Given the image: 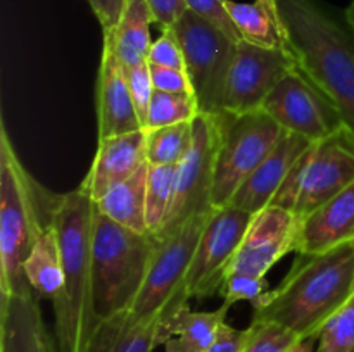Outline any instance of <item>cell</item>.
Listing matches in <instances>:
<instances>
[{"mask_svg": "<svg viewBox=\"0 0 354 352\" xmlns=\"http://www.w3.org/2000/svg\"><path fill=\"white\" fill-rule=\"evenodd\" d=\"M354 295V245L320 254H299L286 278L254 304L252 321L275 323L317 338L328 320Z\"/></svg>", "mask_w": 354, "mask_h": 352, "instance_id": "6da1fadb", "label": "cell"}, {"mask_svg": "<svg viewBox=\"0 0 354 352\" xmlns=\"http://www.w3.org/2000/svg\"><path fill=\"white\" fill-rule=\"evenodd\" d=\"M95 200L78 186L57 195L54 224L62 255L64 283L52 304L59 352H86L97 321L92 297V233Z\"/></svg>", "mask_w": 354, "mask_h": 352, "instance_id": "7a4b0ae2", "label": "cell"}, {"mask_svg": "<svg viewBox=\"0 0 354 352\" xmlns=\"http://www.w3.org/2000/svg\"><path fill=\"white\" fill-rule=\"evenodd\" d=\"M57 195L28 173L0 124V297L35 293L24 261L54 219Z\"/></svg>", "mask_w": 354, "mask_h": 352, "instance_id": "3957f363", "label": "cell"}, {"mask_svg": "<svg viewBox=\"0 0 354 352\" xmlns=\"http://www.w3.org/2000/svg\"><path fill=\"white\" fill-rule=\"evenodd\" d=\"M297 68L332 100L354 133V43L310 0H279Z\"/></svg>", "mask_w": 354, "mask_h": 352, "instance_id": "277c9868", "label": "cell"}, {"mask_svg": "<svg viewBox=\"0 0 354 352\" xmlns=\"http://www.w3.org/2000/svg\"><path fill=\"white\" fill-rule=\"evenodd\" d=\"M97 207V206H95ZM158 237L124 228L95 211L92 233V297L97 321L133 307L147 276Z\"/></svg>", "mask_w": 354, "mask_h": 352, "instance_id": "5b68a950", "label": "cell"}, {"mask_svg": "<svg viewBox=\"0 0 354 352\" xmlns=\"http://www.w3.org/2000/svg\"><path fill=\"white\" fill-rule=\"evenodd\" d=\"M353 183L354 133L342 126L308 145L270 206L283 207L303 219Z\"/></svg>", "mask_w": 354, "mask_h": 352, "instance_id": "8992f818", "label": "cell"}, {"mask_svg": "<svg viewBox=\"0 0 354 352\" xmlns=\"http://www.w3.org/2000/svg\"><path fill=\"white\" fill-rule=\"evenodd\" d=\"M218 117L220 145L214 166L213 207H223L265 161L286 130L263 109L245 114L221 110Z\"/></svg>", "mask_w": 354, "mask_h": 352, "instance_id": "52a82bcc", "label": "cell"}, {"mask_svg": "<svg viewBox=\"0 0 354 352\" xmlns=\"http://www.w3.org/2000/svg\"><path fill=\"white\" fill-rule=\"evenodd\" d=\"M173 31L182 45L185 71L192 83L199 113H221L239 41L192 10H185Z\"/></svg>", "mask_w": 354, "mask_h": 352, "instance_id": "ba28073f", "label": "cell"}, {"mask_svg": "<svg viewBox=\"0 0 354 352\" xmlns=\"http://www.w3.org/2000/svg\"><path fill=\"white\" fill-rule=\"evenodd\" d=\"M209 214L194 216L171 233L158 237L145 282L130 309L135 317H152L169 306L189 304L187 273Z\"/></svg>", "mask_w": 354, "mask_h": 352, "instance_id": "9c48e42d", "label": "cell"}, {"mask_svg": "<svg viewBox=\"0 0 354 352\" xmlns=\"http://www.w3.org/2000/svg\"><path fill=\"white\" fill-rule=\"evenodd\" d=\"M194 123V141L176 164L175 193L169 213L158 237L171 233L189 219L213 211L214 166L220 145L218 114L199 113Z\"/></svg>", "mask_w": 354, "mask_h": 352, "instance_id": "30bf717a", "label": "cell"}, {"mask_svg": "<svg viewBox=\"0 0 354 352\" xmlns=\"http://www.w3.org/2000/svg\"><path fill=\"white\" fill-rule=\"evenodd\" d=\"M252 217L254 214L232 204L211 211L187 273L190 299H206L220 293Z\"/></svg>", "mask_w": 354, "mask_h": 352, "instance_id": "8fae6325", "label": "cell"}, {"mask_svg": "<svg viewBox=\"0 0 354 352\" xmlns=\"http://www.w3.org/2000/svg\"><path fill=\"white\" fill-rule=\"evenodd\" d=\"M263 110L286 131L310 141L330 137L346 126L332 100L297 66L273 88L263 104Z\"/></svg>", "mask_w": 354, "mask_h": 352, "instance_id": "7c38bea8", "label": "cell"}, {"mask_svg": "<svg viewBox=\"0 0 354 352\" xmlns=\"http://www.w3.org/2000/svg\"><path fill=\"white\" fill-rule=\"evenodd\" d=\"M296 66L290 52L256 47L241 40L228 75L223 110L232 114L261 110L273 88Z\"/></svg>", "mask_w": 354, "mask_h": 352, "instance_id": "4fadbf2b", "label": "cell"}, {"mask_svg": "<svg viewBox=\"0 0 354 352\" xmlns=\"http://www.w3.org/2000/svg\"><path fill=\"white\" fill-rule=\"evenodd\" d=\"M299 223L301 217L279 206H268L254 214L227 276L265 278L283 255L296 251Z\"/></svg>", "mask_w": 354, "mask_h": 352, "instance_id": "5bb4252c", "label": "cell"}, {"mask_svg": "<svg viewBox=\"0 0 354 352\" xmlns=\"http://www.w3.org/2000/svg\"><path fill=\"white\" fill-rule=\"evenodd\" d=\"M311 141L290 131H283L280 140L272 148L265 161L245 178L232 197V206L251 214H258L272 204L277 192L282 188L297 159L301 157Z\"/></svg>", "mask_w": 354, "mask_h": 352, "instance_id": "9a60e30c", "label": "cell"}, {"mask_svg": "<svg viewBox=\"0 0 354 352\" xmlns=\"http://www.w3.org/2000/svg\"><path fill=\"white\" fill-rule=\"evenodd\" d=\"M97 123L99 140L144 130L131 100L123 66L113 45L106 40L97 79Z\"/></svg>", "mask_w": 354, "mask_h": 352, "instance_id": "2e32d148", "label": "cell"}, {"mask_svg": "<svg viewBox=\"0 0 354 352\" xmlns=\"http://www.w3.org/2000/svg\"><path fill=\"white\" fill-rule=\"evenodd\" d=\"M147 164V130L131 131L118 137L104 138L97 144L90 171L82 182V188L99 199L116 183L130 178Z\"/></svg>", "mask_w": 354, "mask_h": 352, "instance_id": "e0dca14e", "label": "cell"}, {"mask_svg": "<svg viewBox=\"0 0 354 352\" xmlns=\"http://www.w3.org/2000/svg\"><path fill=\"white\" fill-rule=\"evenodd\" d=\"M175 304L152 317H135L130 311L100 321L86 352H152L165 345V324L182 307Z\"/></svg>", "mask_w": 354, "mask_h": 352, "instance_id": "ac0fdd59", "label": "cell"}, {"mask_svg": "<svg viewBox=\"0 0 354 352\" xmlns=\"http://www.w3.org/2000/svg\"><path fill=\"white\" fill-rule=\"evenodd\" d=\"M40 297H0V352H59L41 316Z\"/></svg>", "mask_w": 354, "mask_h": 352, "instance_id": "d6986e66", "label": "cell"}, {"mask_svg": "<svg viewBox=\"0 0 354 352\" xmlns=\"http://www.w3.org/2000/svg\"><path fill=\"white\" fill-rule=\"evenodd\" d=\"M354 238V183L303 217L297 233L296 252L320 254Z\"/></svg>", "mask_w": 354, "mask_h": 352, "instance_id": "ffe728a7", "label": "cell"}, {"mask_svg": "<svg viewBox=\"0 0 354 352\" xmlns=\"http://www.w3.org/2000/svg\"><path fill=\"white\" fill-rule=\"evenodd\" d=\"M225 7L241 35V40L256 47L292 54L279 0H254L251 3L225 0Z\"/></svg>", "mask_w": 354, "mask_h": 352, "instance_id": "44dd1931", "label": "cell"}, {"mask_svg": "<svg viewBox=\"0 0 354 352\" xmlns=\"http://www.w3.org/2000/svg\"><path fill=\"white\" fill-rule=\"evenodd\" d=\"M230 304L223 302L214 311H192L182 307L165 324L166 352H207L216 342L221 326L227 323Z\"/></svg>", "mask_w": 354, "mask_h": 352, "instance_id": "7402d4cb", "label": "cell"}, {"mask_svg": "<svg viewBox=\"0 0 354 352\" xmlns=\"http://www.w3.org/2000/svg\"><path fill=\"white\" fill-rule=\"evenodd\" d=\"M152 23L154 16L147 0H128L118 26L109 33H104V40L113 45L123 69L147 62L152 45Z\"/></svg>", "mask_w": 354, "mask_h": 352, "instance_id": "603a6c76", "label": "cell"}, {"mask_svg": "<svg viewBox=\"0 0 354 352\" xmlns=\"http://www.w3.org/2000/svg\"><path fill=\"white\" fill-rule=\"evenodd\" d=\"M147 173L149 162L130 178L111 186L95 200L97 211L121 226L130 228L138 233H149L147 214H145Z\"/></svg>", "mask_w": 354, "mask_h": 352, "instance_id": "cb8c5ba5", "label": "cell"}, {"mask_svg": "<svg viewBox=\"0 0 354 352\" xmlns=\"http://www.w3.org/2000/svg\"><path fill=\"white\" fill-rule=\"evenodd\" d=\"M24 275L38 297L54 300L61 293L64 283L62 255L54 219L45 228L24 261Z\"/></svg>", "mask_w": 354, "mask_h": 352, "instance_id": "d4e9b609", "label": "cell"}, {"mask_svg": "<svg viewBox=\"0 0 354 352\" xmlns=\"http://www.w3.org/2000/svg\"><path fill=\"white\" fill-rule=\"evenodd\" d=\"M194 141V123L147 130V162L152 166H176Z\"/></svg>", "mask_w": 354, "mask_h": 352, "instance_id": "484cf974", "label": "cell"}, {"mask_svg": "<svg viewBox=\"0 0 354 352\" xmlns=\"http://www.w3.org/2000/svg\"><path fill=\"white\" fill-rule=\"evenodd\" d=\"M176 166H152L147 173V195H145V214H147L149 233L158 237L162 230L166 216L175 193Z\"/></svg>", "mask_w": 354, "mask_h": 352, "instance_id": "4316f807", "label": "cell"}, {"mask_svg": "<svg viewBox=\"0 0 354 352\" xmlns=\"http://www.w3.org/2000/svg\"><path fill=\"white\" fill-rule=\"evenodd\" d=\"M197 114H199V106H197L196 97L190 95V93H171L154 90L144 130L187 123V121L196 119Z\"/></svg>", "mask_w": 354, "mask_h": 352, "instance_id": "83f0119b", "label": "cell"}, {"mask_svg": "<svg viewBox=\"0 0 354 352\" xmlns=\"http://www.w3.org/2000/svg\"><path fill=\"white\" fill-rule=\"evenodd\" d=\"M317 352H354V295L322 328Z\"/></svg>", "mask_w": 354, "mask_h": 352, "instance_id": "f1b7e54d", "label": "cell"}, {"mask_svg": "<svg viewBox=\"0 0 354 352\" xmlns=\"http://www.w3.org/2000/svg\"><path fill=\"white\" fill-rule=\"evenodd\" d=\"M303 338L294 331L266 321H252L244 352H290Z\"/></svg>", "mask_w": 354, "mask_h": 352, "instance_id": "f546056e", "label": "cell"}, {"mask_svg": "<svg viewBox=\"0 0 354 352\" xmlns=\"http://www.w3.org/2000/svg\"><path fill=\"white\" fill-rule=\"evenodd\" d=\"M124 75H127L128 88H130L131 100H133L137 116L140 119L142 128H145L147 110L156 90L154 83H152L151 66H149V62H142V64L133 66V68L124 69Z\"/></svg>", "mask_w": 354, "mask_h": 352, "instance_id": "4dcf8cb0", "label": "cell"}, {"mask_svg": "<svg viewBox=\"0 0 354 352\" xmlns=\"http://www.w3.org/2000/svg\"><path fill=\"white\" fill-rule=\"evenodd\" d=\"M265 278H252L245 275H228L225 276L223 285L220 289V295L230 306L241 302V300H249L254 306L266 292Z\"/></svg>", "mask_w": 354, "mask_h": 352, "instance_id": "1f68e13d", "label": "cell"}, {"mask_svg": "<svg viewBox=\"0 0 354 352\" xmlns=\"http://www.w3.org/2000/svg\"><path fill=\"white\" fill-rule=\"evenodd\" d=\"M149 64L166 66V68L183 69L185 71V57L173 28L162 30L161 35L152 41L147 57Z\"/></svg>", "mask_w": 354, "mask_h": 352, "instance_id": "d6a6232c", "label": "cell"}, {"mask_svg": "<svg viewBox=\"0 0 354 352\" xmlns=\"http://www.w3.org/2000/svg\"><path fill=\"white\" fill-rule=\"evenodd\" d=\"M185 6L187 10H192L194 14L203 17L204 21L211 23L213 26H216L218 30L227 33L235 41H241V35H239L237 28H235L230 16H228L225 0H185Z\"/></svg>", "mask_w": 354, "mask_h": 352, "instance_id": "836d02e7", "label": "cell"}, {"mask_svg": "<svg viewBox=\"0 0 354 352\" xmlns=\"http://www.w3.org/2000/svg\"><path fill=\"white\" fill-rule=\"evenodd\" d=\"M151 66L152 83H154L156 90L171 93H190V95H194L192 83H190L187 71H183V69L166 68V66Z\"/></svg>", "mask_w": 354, "mask_h": 352, "instance_id": "e575fe53", "label": "cell"}, {"mask_svg": "<svg viewBox=\"0 0 354 352\" xmlns=\"http://www.w3.org/2000/svg\"><path fill=\"white\" fill-rule=\"evenodd\" d=\"M88 3L99 19L104 33H109L120 23L128 0H88Z\"/></svg>", "mask_w": 354, "mask_h": 352, "instance_id": "d590c367", "label": "cell"}, {"mask_svg": "<svg viewBox=\"0 0 354 352\" xmlns=\"http://www.w3.org/2000/svg\"><path fill=\"white\" fill-rule=\"evenodd\" d=\"M149 7L154 16V23L161 30H168L176 24V21L185 14V0H147Z\"/></svg>", "mask_w": 354, "mask_h": 352, "instance_id": "8d00e7d4", "label": "cell"}, {"mask_svg": "<svg viewBox=\"0 0 354 352\" xmlns=\"http://www.w3.org/2000/svg\"><path fill=\"white\" fill-rule=\"evenodd\" d=\"M249 337H251V324L244 330H239V328L225 323L221 326L216 342L207 352H244Z\"/></svg>", "mask_w": 354, "mask_h": 352, "instance_id": "74e56055", "label": "cell"}, {"mask_svg": "<svg viewBox=\"0 0 354 352\" xmlns=\"http://www.w3.org/2000/svg\"><path fill=\"white\" fill-rule=\"evenodd\" d=\"M290 352H317V338H306V340H301Z\"/></svg>", "mask_w": 354, "mask_h": 352, "instance_id": "f35d334b", "label": "cell"}, {"mask_svg": "<svg viewBox=\"0 0 354 352\" xmlns=\"http://www.w3.org/2000/svg\"><path fill=\"white\" fill-rule=\"evenodd\" d=\"M346 17H348V23L351 24V28L354 30V0L351 2V6H349L348 12H346Z\"/></svg>", "mask_w": 354, "mask_h": 352, "instance_id": "ab89813d", "label": "cell"}, {"mask_svg": "<svg viewBox=\"0 0 354 352\" xmlns=\"http://www.w3.org/2000/svg\"><path fill=\"white\" fill-rule=\"evenodd\" d=\"M353 245H354V238H353Z\"/></svg>", "mask_w": 354, "mask_h": 352, "instance_id": "60d3db41", "label": "cell"}]
</instances>
